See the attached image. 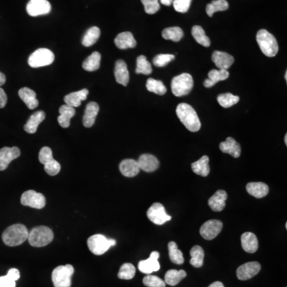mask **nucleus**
Returning a JSON list of instances; mask_svg holds the SVG:
<instances>
[{
    "mask_svg": "<svg viewBox=\"0 0 287 287\" xmlns=\"http://www.w3.org/2000/svg\"><path fill=\"white\" fill-rule=\"evenodd\" d=\"M177 114L187 130L191 132H198L200 130V120L191 105L186 103L180 104L177 108Z\"/></svg>",
    "mask_w": 287,
    "mask_h": 287,
    "instance_id": "1",
    "label": "nucleus"
},
{
    "mask_svg": "<svg viewBox=\"0 0 287 287\" xmlns=\"http://www.w3.org/2000/svg\"><path fill=\"white\" fill-rule=\"evenodd\" d=\"M29 231L23 224H15L8 227L3 233L2 238L7 246L16 247L28 238Z\"/></svg>",
    "mask_w": 287,
    "mask_h": 287,
    "instance_id": "2",
    "label": "nucleus"
},
{
    "mask_svg": "<svg viewBox=\"0 0 287 287\" xmlns=\"http://www.w3.org/2000/svg\"><path fill=\"white\" fill-rule=\"evenodd\" d=\"M256 40L262 52L269 58L275 56L278 52V42L272 34L267 30H259L256 35Z\"/></svg>",
    "mask_w": 287,
    "mask_h": 287,
    "instance_id": "3",
    "label": "nucleus"
},
{
    "mask_svg": "<svg viewBox=\"0 0 287 287\" xmlns=\"http://www.w3.org/2000/svg\"><path fill=\"white\" fill-rule=\"evenodd\" d=\"M29 243L34 248H43L51 243L54 239L52 230L46 226L34 227L29 232Z\"/></svg>",
    "mask_w": 287,
    "mask_h": 287,
    "instance_id": "4",
    "label": "nucleus"
},
{
    "mask_svg": "<svg viewBox=\"0 0 287 287\" xmlns=\"http://www.w3.org/2000/svg\"><path fill=\"white\" fill-rule=\"evenodd\" d=\"M90 252L95 255H102L107 252L109 248L115 246L116 241L113 238H108L103 235H92L87 241Z\"/></svg>",
    "mask_w": 287,
    "mask_h": 287,
    "instance_id": "5",
    "label": "nucleus"
},
{
    "mask_svg": "<svg viewBox=\"0 0 287 287\" xmlns=\"http://www.w3.org/2000/svg\"><path fill=\"white\" fill-rule=\"evenodd\" d=\"M193 78L189 73H182L172 81V92L176 97L188 95L193 88Z\"/></svg>",
    "mask_w": 287,
    "mask_h": 287,
    "instance_id": "6",
    "label": "nucleus"
},
{
    "mask_svg": "<svg viewBox=\"0 0 287 287\" xmlns=\"http://www.w3.org/2000/svg\"><path fill=\"white\" fill-rule=\"evenodd\" d=\"M74 268L70 264L59 266L52 272V281L55 287L71 286V278Z\"/></svg>",
    "mask_w": 287,
    "mask_h": 287,
    "instance_id": "7",
    "label": "nucleus"
},
{
    "mask_svg": "<svg viewBox=\"0 0 287 287\" xmlns=\"http://www.w3.org/2000/svg\"><path fill=\"white\" fill-rule=\"evenodd\" d=\"M55 61V55L52 51L46 48H40L29 57V66L32 68L49 66Z\"/></svg>",
    "mask_w": 287,
    "mask_h": 287,
    "instance_id": "8",
    "label": "nucleus"
},
{
    "mask_svg": "<svg viewBox=\"0 0 287 287\" xmlns=\"http://www.w3.org/2000/svg\"><path fill=\"white\" fill-rule=\"evenodd\" d=\"M21 203L33 209H43L46 206V198L43 194L34 190H28L21 196Z\"/></svg>",
    "mask_w": 287,
    "mask_h": 287,
    "instance_id": "9",
    "label": "nucleus"
},
{
    "mask_svg": "<svg viewBox=\"0 0 287 287\" xmlns=\"http://www.w3.org/2000/svg\"><path fill=\"white\" fill-rule=\"evenodd\" d=\"M148 220L156 225H163L166 222L170 221L172 217L166 213V209L163 204L154 203L147 212Z\"/></svg>",
    "mask_w": 287,
    "mask_h": 287,
    "instance_id": "10",
    "label": "nucleus"
},
{
    "mask_svg": "<svg viewBox=\"0 0 287 287\" xmlns=\"http://www.w3.org/2000/svg\"><path fill=\"white\" fill-rule=\"evenodd\" d=\"M223 228V223L220 220H211L205 222L203 225L201 226L199 233L201 236L207 240H212L216 238Z\"/></svg>",
    "mask_w": 287,
    "mask_h": 287,
    "instance_id": "11",
    "label": "nucleus"
},
{
    "mask_svg": "<svg viewBox=\"0 0 287 287\" xmlns=\"http://www.w3.org/2000/svg\"><path fill=\"white\" fill-rule=\"evenodd\" d=\"M51 5L47 0H30L26 5V12L32 17L49 14Z\"/></svg>",
    "mask_w": 287,
    "mask_h": 287,
    "instance_id": "12",
    "label": "nucleus"
},
{
    "mask_svg": "<svg viewBox=\"0 0 287 287\" xmlns=\"http://www.w3.org/2000/svg\"><path fill=\"white\" fill-rule=\"evenodd\" d=\"M261 270V265L258 262H249L244 263L237 269V278L242 281L251 279L259 274Z\"/></svg>",
    "mask_w": 287,
    "mask_h": 287,
    "instance_id": "13",
    "label": "nucleus"
},
{
    "mask_svg": "<svg viewBox=\"0 0 287 287\" xmlns=\"http://www.w3.org/2000/svg\"><path fill=\"white\" fill-rule=\"evenodd\" d=\"M20 149L17 147H4L0 149V171L8 169L10 163L20 156Z\"/></svg>",
    "mask_w": 287,
    "mask_h": 287,
    "instance_id": "14",
    "label": "nucleus"
},
{
    "mask_svg": "<svg viewBox=\"0 0 287 287\" xmlns=\"http://www.w3.org/2000/svg\"><path fill=\"white\" fill-rule=\"evenodd\" d=\"M159 257V252H152L148 259L140 262L139 264H138V269H139L140 271L146 274H150L152 272L158 271L160 268V265L158 262Z\"/></svg>",
    "mask_w": 287,
    "mask_h": 287,
    "instance_id": "15",
    "label": "nucleus"
},
{
    "mask_svg": "<svg viewBox=\"0 0 287 287\" xmlns=\"http://www.w3.org/2000/svg\"><path fill=\"white\" fill-rule=\"evenodd\" d=\"M212 61L216 64V67L219 68L220 70H227L232 66L235 59L227 53L217 51L213 53Z\"/></svg>",
    "mask_w": 287,
    "mask_h": 287,
    "instance_id": "16",
    "label": "nucleus"
},
{
    "mask_svg": "<svg viewBox=\"0 0 287 287\" xmlns=\"http://www.w3.org/2000/svg\"><path fill=\"white\" fill-rule=\"evenodd\" d=\"M140 169L146 173H152L159 168V162L156 156L151 154H143L137 160Z\"/></svg>",
    "mask_w": 287,
    "mask_h": 287,
    "instance_id": "17",
    "label": "nucleus"
},
{
    "mask_svg": "<svg viewBox=\"0 0 287 287\" xmlns=\"http://www.w3.org/2000/svg\"><path fill=\"white\" fill-rule=\"evenodd\" d=\"M115 45L120 50L134 48L137 46V42L131 32H122L116 36L114 40Z\"/></svg>",
    "mask_w": 287,
    "mask_h": 287,
    "instance_id": "18",
    "label": "nucleus"
},
{
    "mask_svg": "<svg viewBox=\"0 0 287 287\" xmlns=\"http://www.w3.org/2000/svg\"><path fill=\"white\" fill-rule=\"evenodd\" d=\"M119 169L121 174L126 177H136L141 170L137 160L133 159H124L120 162Z\"/></svg>",
    "mask_w": 287,
    "mask_h": 287,
    "instance_id": "19",
    "label": "nucleus"
},
{
    "mask_svg": "<svg viewBox=\"0 0 287 287\" xmlns=\"http://www.w3.org/2000/svg\"><path fill=\"white\" fill-rule=\"evenodd\" d=\"M220 149L224 153L230 154L234 158H238L241 155V147L232 137H227L225 141L220 143Z\"/></svg>",
    "mask_w": 287,
    "mask_h": 287,
    "instance_id": "20",
    "label": "nucleus"
},
{
    "mask_svg": "<svg viewBox=\"0 0 287 287\" xmlns=\"http://www.w3.org/2000/svg\"><path fill=\"white\" fill-rule=\"evenodd\" d=\"M115 78L116 83L126 87L130 81V73L127 65L124 61L118 60L116 62L114 70Z\"/></svg>",
    "mask_w": 287,
    "mask_h": 287,
    "instance_id": "21",
    "label": "nucleus"
},
{
    "mask_svg": "<svg viewBox=\"0 0 287 287\" xmlns=\"http://www.w3.org/2000/svg\"><path fill=\"white\" fill-rule=\"evenodd\" d=\"M227 194L223 190H218L209 199V205L214 212H221L226 206Z\"/></svg>",
    "mask_w": 287,
    "mask_h": 287,
    "instance_id": "22",
    "label": "nucleus"
},
{
    "mask_svg": "<svg viewBox=\"0 0 287 287\" xmlns=\"http://www.w3.org/2000/svg\"><path fill=\"white\" fill-rule=\"evenodd\" d=\"M99 112V105L96 102H90L87 105L84 116H83V126L85 127L90 128L95 123L96 117Z\"/></svg>",
    "mask_w": 287,
    "mask_h": 287,
    "instance_id": "23",
    "label": "nucleus"
},
{
    "mask_svg": "<svg viewBox=\"0 0 287 287\" xmlns=\"http://www.w3.org/2000/svg\"><path fill=\"white\" fill-rule=\"evenodd\" d=\"M242 249L248 253H255L259 248L257 237L252 232H245L241 236Z\"/></svg>",
    "mask_w": 287,
    "mask_h": 287,
    "instance_id": "24",
    "label": "nucleus"
},
{
    "mask_svg": "<svg viewBox=\"0 0 287 287\" xmlns=\"http://www.w3.org/2000/svg\"><path fill=\"white\" fill-rule=\"evenodd\" d=\"M46 114L44 111H37L30 116L24 126V130L30 134H35L38 126L44 121Z\"/></svg>",
    "mask_w": 287,
    "mask_h": 287,
    "instance_id": "25",
    "label": "nucleus"
},
{
    "mask_svg": "<svg viewBox=\"0 0 287 287\" xmlns=\"http://www.w3.org/2000/svg\"><path fill=\"white\" fill-rule=\"evenodd\" d=\"M229 75V72L227 70H212L209 73V78L203 83V86L206 88H211L219 81H224L228 78Z\"/></svg>",
    "mask_w": 287,
    "mask_h": 287,
    "instance_id": "26",
    "label": "nucleus"
},
{
    "mask_svg": "<svg viewBox=\"0 0 287 287\" xmlns=\"http://www.w3.org/2000/svg\"><path fill=\"white\" fill-rule=\"evenodd\" d=\"M19 96L29 109H34L38 107V101L36 98V93L34 90L24 87L19 90Z\"/></svg>",
    "mask_w": 287,
    "mask_h": 287,
    "instance_id": "27",
    "label": "nucleus"
},
{
    "mask_svg": "<svg viewBox=\"0 0 287 287\" xmlns=\"http://www.w3.org/2000/svg\"><path fill=\"white\" fill-rule=\"evenodd\" d=\"M59 116L58 117V124L64 129L69 127L70 125V119L75 115V109L70 105H62L59 109Z\"/></svg>",
    "mask_w": 287,
    "mask_h": 287,
    "instance_id": "28",
    "label": "nucleus"
},
{
    "mask_svg": "<svg viewBox=\"0 0 287 287\" xmlns=\"http://www.w3.org/2000/svg\"><path fill=\"white\" fill-rule=\"evenodd\" d=\"M88 94L89 90L87 89H83L80 91L68 94L64 98V101L66 102V105H70L72 107H78L81 105V102L87 99Z\"/></svg>",
    "mask_w": 287,
    "mask_h": 287,
    "instance_id": "29",
    "label": "nucleus"
},
{
    "mask_svg": "<svg viewBox=\"0 0 287 287\" xmlns=\"http://www.w3.org/2000/svg\"><path fill=\"white\" fill-rule=\"evenodd\" d=\"M247 191L254 197L261 199L269 193V187L264 183L252 182L247 185Z\"/></svg>",
    "mask_w": 287,
    "mask_h": 287,
    "instance_id": "30",
    "label": "nucleus"
},
{
    "mask_svg": "<svg viewBox=\"0 0 287 287\" xmlns=\"http://www.w3.org/2000/svg\"><path fill=\"white\" fill-rule=\"evenodd\" d=\"M209 157L208 156H203L198 159L197 161L191 163V169L195 174L199 175L201 177H208L210 173V167H209Z\"/></svg>",
    "mask_w": 287,
    "mask_h": 287,
    "instance_id": "31",
    "label": "nucleus"
},
{
    "mask_svg": "<svg viewBox=\"0 0 287 287\" xmlns=\"http://www.w3.org/2000/svg\"><path fill=\"white\" fill-rule=\"evenodd\" d=\"M187 276V273L184 270H169L165 276V282L171 286H175L182 281Z\"/></svg>",
    "mask_w": 287,
    "mask_h": 287,
    "instance_id": "32",
    "label": "nucleus"
},
{
    "mask_svg": "<svg viewBox=\"0 0 287 287\" xmlns=\"http://www.w3.org/2000/svg\"><path fill=\"white\" fill-rule=\"evenodd\" d=\"M101 58L102 56L100 55V53L95 51L84 61L83 64V69L89 72L98 70L100 68V64H101Z\"/></svg>",
    "mask_w": 287,
    "mask_h": 287,
    "instance_id": "33",
    "label": "nucleus"
},
{
    "mask_svg": "<svg viewBox=\"0 0 287 287\" xmlns=\"http://www.w3.org/2000/svg\"><path fill=\"white\" fill-rule=\"evenodd\" d=\"M101 35V30L98 26H93L87 30V33L83 37L81 44L84 47H90L94 45L99 39Z\"/></svg>",
    "mask_w": 287,
    "mask_h": 287,
    "instance_id": "34",
    "label": "nucleus"
},
{
    "mask_svg": "<svg viewBox=\"0 0 287 287\" xmlns=\"http://www.w3.org/2000/svg\"><path fill=\"white\" fill-rule=\"evenodd\" d=\"M190 255L191 257L190 260L191 265L196 268H199L203 266L204 259V251L203 248L199 246H194L191 248Z\"/></svg>",
    "mask_w": 287,
    "mask_h": 287,
    "instance_id": "35",
    "label": "nucleus"
},
{
    "mask_svg": "<svg viewBox=\"0 0 287 287\" xmlns=\"http://www.w3.org/2000/svg\"><path fill=\"white\" fill-rule=\"evenodd\" d=\"M229 8V4L226 0H214L211 4H208L206 12L209 17H212L216 12H224Z\"/></svg>",
    "mask_w": 287,
    "mask_h": 287,
    "instance_id": "36",
    "label": "nucleus"
},
{
    "mask_svg": "<svg viewBox=\"0 0 287 287\" xmlns=\"http://www.w3.org/2000/svg\"><path fill=\"white\" fill-rule=\"evenodd\" d=\"M191 34L195 41L201 46L205 47H210V38L206 35L204 30L200 26H194L191 29Z\"/></svg>",
    "mask_w": 287,
    "mask_h": 287,
    "instance_id": "37",
    "label": "nucleus"
},
{
    "mask_svg": "<svg viewBox=\"0 0 287 287\" xmlns=\"http://www.w3.org/2000/svg\"><path fill=\"white\" fill-rule=\"evenodd\" d=\"M162 37L166 40H172L173 42H179L184 37V31L178 26L169 27L162 31Z\"/></svg>",
    "mask_w": 287,
    "mask_h": 287,
    "instance_id": "38",
    "label": "nucleus"
},
{
    "mask_svg": "<svg viewBox=\"0 0 287 287\" xmlns=\"http://www.w3.org/2000/svg\"><path fill=\"white\" fill-rule=\"evenodd\" d=\"M169 258L173 263L181 265L184 263V255H183L182 252L178 249V246L176 242H169Z\"/></svg>",
    "mask_w": 287,
    "mask_h": 287,
    "instance_id": "39",
    "label": "nucleus"
},
{
    "mask_svg": "<svg viewBox=\"0 0 287 287\" xmlns=\"http://www.w3.org/2000/svg\"><path fill=\"white\" fill-rule=\"evenodd\" d=\"M146 88L149 92L154 93L158 95H163L167 92V88L163 83L161 81L153 78L148 79Z\"/></svg>",
    "mask_w": 287,
    "mask_h": 287,
    "instance_id": "40",
    "label": "nucleus"
},
{
    "mask_svg": "<svg viewBox=\"0 0 287 287\" xmlns=\"http://www.w3.org/2000/svg\"><path fill=\"white\" fill-rule=\"evenodd\" d=\"M152 72V65L150 62L147 60L146 57L145 55H141L138 57L137 59V69H136V73H141L145 75H148Z\"/></svg>",
    "mask_w": 287,
    "mask_h": 287,
    "instance_id": "41",
    "label": "nucleus"
},
{
    "mask_svg": "<svg viewBox=\"0 0 287 287\" xmlns=\"http://www.w3.org/2000/svg\"><path fill=\"white\" fill-rule=\"evenodd\" d=\"M217 101L222 107L230 108L239 102V97L227 93L218 96Z\"/></svg>",
    "mask_w": 287,
    "mask_h": 287,
    "instance_id": "42",
    "label": "nucleus"
},
{
    "mask_svg": "<svg viewBox=\"0 0 287 287\" xmlns=\"http://www.w3.org/2000/svg\"><path fill=\"white\" fill-rule=\"evenodd\" d=\"M136 274V268L131 263H125L120 267L119 270L118 278L120 279L130 280L134 278Z\"/></svg>",
    "mask_w": 287,
    "mask_h": 287,
    "instance_id": "43",
    "label": "nucleus"
},
{
    "mask_svg": "<svg viewBox=\"0 0 287 287\" xmlns=\"http://www.w3.org/2000/svg\"><path fill=\"white\" fill-rule=\"evenodd\" d=\"M143 283L148 287H166V282L161 278L151 274L145 276L143 279Z\"/></svg>",
    "mask_w": 287,
    "mask_h": 287,
    "instance_id": "44",
    "label": "nucleus"
},
{
    "mask_svg": "<svg viewBox=\"0 0 287 287\" xmlns=\"http://www.w3.org/2000/svg\"><path fill=\"white\" fill-rule=\"evenodd\" d=\"M174 59L175 55L161 54V55H156L153 58V64L156 67H163V66H167L168 64L170 63Z\"/></svg>",
    "mask_w": 287,
    "mask_h": 287,
    "instance_id": "45",
    "label": "nucleus"
},
{
    "mask_svg": "<svg viewBox=\"0 0 287 287\" xmlns=\"http://www.w3.org/2000/svg\"><path fill=\"white\" fill-rule=\"evenodd\" d=\"M141 3L145 7V12L148 15L156 14L160 8L158 0H141Z\"/></svg>",
    "mask_w": 287,
    "mask_h": 287,
    "instance_id": "46",
    "label": "nucleus"
},
{
    "mask_svg": "<svg viewBox=\"0 0 287 287\" xmlns=\"http://www.w3.org/2000/svg\"><path fill=\"white\" fill-rule=\"evenodd\" d=\"M44 169H45L46 173L50 176H56L60 172V163L55 159H53L51 161L47 162L44 165Z\"/></svg>",
    "mask_w": 287,
    "mask_h": 287,
    "instance_id": "47",
    "label": "nucleus"
},
{
    "mask_svg": "<svg viewBox=\"0 0 287 287\" xmlns=\"http://www.w3.org/2000/svg\"><path fill=\"white\" fill-rule=\"evenodd\" d=\"M192 0H173V7L177 12L186 13L189 10Z\"/></svg>",
    "mask_w": 287,
    "mask_h": 287,
    "instance_id": "48",
    "label": "nucleus"
},
{
    "mask_svg": "<svg viewBox=\"0 0 287 287\" xmlns=\"http://www.w3.org/2000/svg\"><path fill=\"white\" fill-rule=\"evenodd\" d=\"M53 159H54V157H53V152L51 148L44 147L42 148L39 152V155H38L40 163L45 165L47 162L52 160Z\"/></svg>",
    "mask_w": 287,
    "mask_h": 287,
    "instance_id": "49",
    "label": "nucleus"
},
{
    "mask_svg": "<svg viewBox=\"0 0 287 287\" xmlns=\"http://www.w3.org/2000/svg\"><path fill=\"white\" fill-rule=\"evenodd\" d=\"M16 282L11 279L8 275L0 277V287H15Z\"/></svg>",
    "mask_w": 287,
    "mask_h": 287,
    "instance_id": "50",
    "label": "nucleus"
},
{
    "mask_svg": "<svg viewBox=\"0 0 287 287\" xmlns=\"http://www.w3.org/2000/svg\"><path fill=\"white\" fill-rule=\"evenodd\" d=\"M7 275H8L11 279L16 281L20 278V272H19V270H18V269L12 268L8 270Z\"/></svg>",
    "mask_w": 287,
    "mask_h": 287,
    "instance_id": "51",
    "label": "nucleus"
},
{
    "mask_svg": "<svg viewBox=\"0 0 287 287\" xmlns=\"http://www.w3.org/2000/svg\"><path fill=\"white\" fill-rule=\"evenodd\" d=\"M8 102V96L4 89L0 87V109L5 107Z\"/></svg>",
    "mask_w": 287,
    "mask_h": 287,
    "instance_id": "52",
    "label": "nucleus"
},
{
    "mask_svg": "<svg viewBox=\"0 0 287 287\" xmlns=\"http://www.w3.org/2000/svg\"><path fill=\"white\" fill-rule=\"evenodd\" d=\"M6 83V76L2 72H0V87H2Z\"/></svg>",
    "mask_w": 287,
    "mask_h": 287,
    "instance_id": "53",
    "label": "nucleus"
},
{
    "mask_svg": "<svg viewBox=\"0 0 287 287\" xmlns=\"http://www.w3.org/2000/svg\"><path fill=\"white\" fill-rule=\"evenodd\" d=\"M160 3H161L163 5L165 6H171L172 4H173V0H159Z\"/></svg>",
    "mask_w": 287,
    "mask_h": 287,
    "instance_id": "54",
    "label": "nucleus"
},
{
    "mask_svg": "<svg viewBox=\"0 0 287 287\" xmlns=\"http://www.w3.org/2000/svg\"><path fill=\"white\" fill-rule=\"evenodd\" d=\"M209 287H224V285L220 281H215L213 283L211 284Z\"/></svg>",
    "mask_w": 287,
    "mask_h": 287,
    "instance_id": "55",
    "label": "nucleus"
},
{
    "mask_svg": "<svg viewBox=\"0 0 287 287\" xmlns=\"http://www.w3.org/2000/svg\"><path fill=\"white\" fill-rule=\"evenodd\" d=\"M285 144L287 145V134L285 135Z\"/></svg>",
    "mask_w": 287,
    "mask_h": 287,
    "instance_id": "56",
    "label": "nucleus"
},
{
    "mask_svg": "<svg viewBox=\"0 0 287 287\" xmlns=\"http://www.w3.org/2000/svg\"><path fill=\"white\" fill-rule=\"evenodd\" d=\"M286 76H287V73H286V72H285V81H286V80H287V77H286Z\"/></svg>",
    "mask_w": 287,
    "mask_h": 287,
    "instance_id": "57",
    "label": "nucleus"
}]
</instances>
